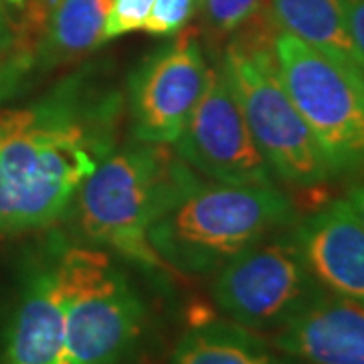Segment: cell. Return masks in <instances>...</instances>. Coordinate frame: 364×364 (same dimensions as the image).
<instances>
[{"label": "cell", "mask_w": 364, "mask_h": 364, "mask_svg": "<svg viewBox=\"0 0 364 364\" xmlns=\"http://www.w3.org/2000/svg\"><path fill=\"white\" fill-rule=\"evenodd\" d=\"M324 287L301 257L291 227L269 235L227 261L213 282V299L235 324L273 334Z\"/></svg>", "instance_id": "cell-7"}, {"label": "cell", "mask_w": 364, "mask_h": 364, "mask_svg": "<svg viewBox=\"0 0 364 364\" xmlns=\"http://www.w3.org/2000/svg\"><path fill=\"white\" fill-rule=\"evenodd\" d=\"M59 286L67 364H126L146 328V304L109 251L63 241Z\"/></svg>", "instance_id": "cell-5"}, {"label": "cell", "mask_w": 364, "mask_h": 364, "mask_svg": "<svg viewBox=\"0 0 364 364\" xmlns=\"http://www.w3.org/2000/svg\"><path fill=\"white\" fill-rule=\"evenodd\" d=\"M28 71L31 65L23 55H16L9 65L0 67V100L9 97Z\"/></svg>", "instance_id": "cell-21"}, {"label": "cell", "mask_w": 364, "mask_h": 364, "mask_svg": "<svg viewBox=\"0 0 364 364\" xmlns=\"http://www.w3.org/2000/svg\"><path fill=\"white\" fill-rule=\"evenodd\" d=\"M154 0H114L104 28V43L140 31L146 25Z\"/></svg>", "instance_id": "cell-18"}, {"label": "cell", "mask_w": 364, "mask_h": 364, "mask_svg": "<svg viewBox=\"0 0 364 364\" xmlns=\"http://www.w3.org/2000/svg\"><path fill=\"white\" fill-rule=\"evenodd\" d=\"M298 219L291 198L275 184L203 182L148 229V241L166 267L205 275Z\"/></svg>", "instance_id": "cell-3"}, {"label": "cell", "mask_w": 364, "mask_h": 364, "mask_svg": "<svg viewBox=\"0 0 364 364\" xmlns=\"http://www.w3.org/2000/svg\"><path fill=\"white\" fill-rule=\"evenodd\" d=\"M170 364H291V358L263 334L231 320H208L182 334Z\"/></svg>", "instance_id": "cell-14"}, {"label": "cell", "mask_w": 364, "mask_h": 364, "mask_svg": "<svg viewBox=\"0 0 364 364\" xmlns=\"http://www.w3.org/2000/svg\"><path fill=\"white\" fill-rule=\"evenodd\" d=\"M346 28L364 71V0H342Z\"/></svg>", "instance_id": "cell-19"}, {"label": "cell", "mask_w": 364, "mask_h": 364, "mask_svg": "<svg viewBox=\"0 0 364 364\" xmlns=\"http://www.w3.org/2000/svg\"><path fill=\"white\" fill-rule=\"evenodd\" d=\"M41 2H49V0H41Z\"/></svg>", "instance_id": "cell-24"}, {"label": "cell", "mask_w": 364, "mask_h": 364, "mask_svg": "<svg viewBox=\"0 0 364 364\" xmlns=\"http://www.w3.org/2000/svg\"><path fill=\"white\" fill-rule=\"evenodd\" d=\"M269 6L273 21L282 31L312 45L342 65L363 71L346 28L342 0H269Z\"/></svg>", "instance_id": "cell-15"}, {"label": "cell", "mask_w": 364, "mask_h": 364, "mask_svg": "<svg viewBox=\"0 0 364 364\" xmlns=\"http://www.w3.org/2000/svg\"><path fill=\"white\" fill-rule=\"evenodd\" d=\"M273 51L299 116L334 178L364 174V73L277 28Z\"/></svg>", "instance_id": "cell-6"}, {"label": "cell", "mask_w": 364, "mask_h": 364, "mask_svg": "<svg viewBox=\"0 0 364 364\" xmlns=\"http://www.w3.org/2000/svg\"><path fill=\"white\" fill-rule=\"evenodd\" d=\"M200 9L208 35L215 39H229L272 6L269 0H203Z\"/></svg>", "instance_id": "cell-16"}, {"label": "cell", "mask_w": 364, "mask_h": 364, "mask_svg": "<svg viewBox=\"0 0 364 364\" xmlns=\"http://www.w3.org/2000/svg\"><path fill=\"white\" fill-rule=\"evenodd\" d=\"M346 200L350 203V207L354 208V213H356V215L360 217V221L364 223V184L352 186L350 191H348Z\"/></svg>", "instance_id": "cell-22"}, {"label": "cell", "mask_w": 364, "mask_h": 364, "mask_svg": "<svg viewBox=\"0 0 364 364\" xmlns=\"http://www.w3.org/2000/svg\"><path fill=\"white\" fill-rule=\"evenodd\" d=\"M200 184L168 144L134 140L116 148L79 186L65 217L79 239L104 245L148 273H164L148 229Z\"/></svg>", "instance_id": "cell-2"}, {"label": "cell", "mask_w": 364, "mask_h": 364, "mask_svg": "<svg viewBox=\"0 0 364 364\" xmlns=\"http://www.w3.org/2000/svg\"><path fill=\"white\" fill-rule=\"evenodd\" d=\"M208 63L195 28L148 55L128 79V117L134 140L174 144L205 90Z\"/></svg>", "instance_id": "cell-9"}, {"label": "cell", "mask_w": 364, "mask_h": 364, "mask_svg": "<svg viewBox=\"0 0 364 364\" xmlns=\"http://www.w3.org/2000/svg\"><path fill=\"white\" fill-rule=\"evenodd\" d=\"M18 51V33L6 13V0H0V67L11 63Z\"/></svg>", "instance_id": "cell-20"}, {"label": "cell", "mask_w": 364, "mask_h": 364, "mask_svg": "<svg viewBox=\"0 0 364 364\" xmlns=\"http://www.w3.org/2000/svg\"><path fill=\"white\" fill-rule=\"evenodd\" d=\"M291 364H306V363H298V360H291Z\"/></svg>", "instance_id": "cell-23"}, {"label": "cell", "mask_w": 364, "mask_h": 364, "mask_svg": "<svg viewBox=\"0 0 364 364\" xmlns=\"http://www.w3.org/2000/svg\"><path fill=\"white\" fill-rule=\"evenodd\" d=\"M61 235L33 261H28L23 286L11 314L2 344V364H67L65 316L59 286Z\"/></svg>", "instance_id": "cell-10"}, {"label": "cell", "mask_w": 364, "mask_h": 364, "mask_svg": "<svg viewBox=\"0 0 364 364\" xmlns=\"http://www.w3.org/2000/svg\"><path fill=\"white\" fill-rule=\"evenodd\" d=\"M114 0H35L28 31L18 37L33 71L65 67L104 45V28Z\"/></svg>", "instance_id": "cell-13"}, {"label": "cell", "mask_w": 364, "mask_h": 364, "mask_svg": "<svg viewBox=\"0 0 364 364\" xmlns=\"http://www.w3.org/2000/svg\"><path fill=\"white\" fill-rule=\"evenodd\" d=\"M203 0H154L144 31L154 37H172L181 33L200 9Z\"/></svg>", "instance_id": "cell-17"}, {"label": "cell", "mask_w": 364, "mask_h": 364, "mask_svg": "<svg viewBox=\"0 0 364 364\" xmlns=\"http://www.w3.org/2000/svg\"><path fill=\"white\" fill-rule=\"evenodd\" d=\"M291 233L326 291L364 304V223L346 198L298 219Z\"/></svg>", "instance_id": "cell-11"}, {"label": "cell", "mask_w": 364, "mask_h": 364, "mask_svg": "<svg viewBox=\"0 0 364 364\" xmlns=\"http://www.w3.org/2000/svg\"><path fill=\"white\" fill-rule=\"evenodd\" d=\"M277 28L269 9L233 33L219 59L273 174L289 186L316 191L334 176L282 81L273 51Z\"/></svg>", "instance_id": "cell-4"}, {"label": "cell", "mask_w": 364, "mask_h": 364, "mask_svg": "<svg viewBox=\"0 0 364 364\" xmlns=\"http://www.w3.org/2000/svg\"><path fill=\"white\" fill-rule=\"evenodd\" d=\"M267 340L298 363L364 364V304L324 289Z\"/></svg>", "instance_id": "cell-12"}, {"label": "cell", "mask_w": 364, "mask_h": 364, "mask_svg": "<svg viewBox=\"0 0 364 364\" xmlns=\"http://www.w3.org/2000/svg\"><path fill=\"white\" fill-rule=\"evenodd\" d=\"M122 114L124 93L102 65L0 112V235L65 219L79 186L116 150Z\"/></svg>", "instance_id": "cell-1"}, {"label": "cell", "mask_w": 364, "mask_h": 364, "mask_svg": "<svg viewBox=\"0 0 364 364\" xmlns=\"http://www.w3.org/2000/svg\"><path fill=\"white\" fill-rule=\"evenodd\" d=\"M174 150L191 168L215 182L233 186L275 184V174L251 136L221 59L208 65L205 90Z\"/></svg>", "instance_id": "cell-8"}]
</instances>
